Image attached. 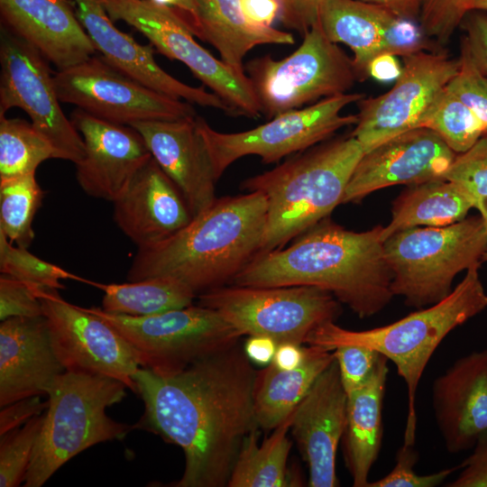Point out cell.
<instances>
[{
  "label": "cell",
  "mask_w": 487,
  "mask_h": 487,
  "mask_svg": "<svg viewBox=\"0 0 487 487\" xmlns=\"http://www.w3.org/2000/svg\"><path fill=\"white\" fill-rule=\"evenodd\" d=\"M48 400L41 396H32L16 400L1 408L0 436L14 430L31 418L41 415L47 409Z\"/></svg>",
  "instance_id": "47"
},
{
  "label": "cell",
  "mask_w": 487,
  "mask_h": 487,
  "mask_svg": "<svg viewBox=\"0 0 487 487\" xmlns=\"http://www.w3.org/2000/svg\"><path fill=\"white\" fill-rule=\"evenodd\" d=\"M384 6L400 17L419 22L424 0H362Z\"/></svg>",
  "instance_id": "51"
},
{
  "label": "cell",
  "mask_w": 487,
  "mask_h": 487,
  "mask_svg": "<svg viewBox=\"0 0 487 487\" xmlns=\"http://www.w3.org/2000/svg\"><path fill=\"white\" fill-rule=\"evenodd\" d=\"M70 120L86 150L75 164L78 185L91 197L115 201L152 157L143 137L130 125L97 118L79 108Z\"/></svg>",
  "instance_id": "19"
},
{
  "label": "cell",
  "mask_w": 487,
  "mask_h": 487,
  "mask_svg": "<svg viewBox=\"0 0 487 487\" xmlns=\"http://www.w3.org/2000/svg\"><path fill=\"white\" fill-rule=\"evenodd\" d=\"M486 249L487 224L482 216L399 231L384 241L393 295L416 308L436 304L452 292L459 272L480 265Z\"/></svg>",
  "instance_id": "7"
},
{
  "label": "cell",
  "mask_w": 487,
  "mask_h": 487,
  "mask_svg": "<svg viewBox=\"0 0 487 487\" xmlns=\"http://www.w3.org/2000/svg\"><path fill=\"white\" fill-rule=\"evenodd\" d=\"M444 179L462 188L481 212L487 201V135L469 150L455 156Z\"/></svg>",
  "instance_id": "38"
},
{
  "label": "cell",
  "mask_w": 487,
  "mask_h": 487,
  "mask_svg": "<svg viewBox=\"0 0 487 487\" xmlns=\"http://www.w3.org/2000/svg\"><path fill=\"white\" fill-rule=\"evenodd\" d=\"M78 18L96 52L113 66L148 87L192 105L233 115L232 108L203 87L185 84L167 73L155 60L153 46L142 45L117 29L102 0H74Z\"/></svg>",
  "instance_id": "20"
},
{
  "label": "cell",
  "mask_w": 487,
  "mask_h": 487,
  "mask_svg": "<svg viewBox=\"0 0 487 487\" xmlns=\"http://www.w3.org/2000/svg\"><path fill=\"white\" fill-rule=\"evenodd\" d=\"M196 117L130 125L141 133L152 158L178 187L193 217L216 201L218 180Z\"/></svg>",
  "instance_id": "23"
},
{
  "label": "cell",
  "mask_w": 487,
  "mask_h": 487,
  "mask_svg": "<svg viewBox=\"0 0 487 487\" xmlns=\"http://www.w3.org/2000/svg\"><path fill=\"white\" fill-rule=\"evenodd\" d=\"M36 294L53 348L66 371L110 377L137 393L133 377L140 361L117 330L86 308L63 299L58 289L39 288Z\"/></svg>",
  "instance_id": "16"
},
{
  "label": "cell",
  "mask_w": 487,
  "mask_h": 487,
  "mask_svg": "<svg viewBox=\"0 0 487 487\" xmlns=\"http://www.w3.org/2000/svg\"><path fill=\"white\" fill-rule=\"evenodd\" d=\"M49 63L36 48L1 26L0 115L23 109L52 145L55 159L77 164L85 156V143L60 106Z\"/></svg>",
  "instance_id": "14"
},
{
  "label": "cell",
  "mask_w": 487,
  "mask_h": 487,
  "mask_svg": "<svg viewBox=\"0 0 487 487\" xmlns=\"http://www.w3.org/2000/svg\"><path fill=\"white\" fill-rule=\"evenodd\" d=\"M257 371L238 344L171 374L140 367L133 379L144 403L134 428L180 447L184 472L174 487H225L245 437L259 429Z\"/></svg>",
  "instance_id": "1"
},
{
  "label": "cell",
  "mask_w": 487,
  "mask_h": 487,
  "mask_svg": "<svg viewBox=\"0 0 487 487\" xmlns=\"http://www.w3.org/2000/svg\"><path fill=\"white\" fill-rule=\"evenodd\" d=\"M39 287L1 274L0 319L15 317L43 316L41 302L36 294Z\"/></svg>",
  "instance_id": "43"
},
{
  "label": "cell",
  "mask_w": 487,
  "mask_h": 487,
  "mask_svg": "<svg viewBox=\"0 0 487 487\" xmlns=\"http://www.w3.org/2000/svg\"><path fill=\"white\" fill-rule=\"evenodd\" d=\"M382 228L377 225L354 232L326 217L296 237L290 245L258 253L231 283L313 286L333 294L359 317H370L394 296Z\"/></svg>",
  "instance_id": "2"
},
{
  "label": "cell",
  "mask_w": 487,
  "mask_h": 487,
  "mask_svg": "<svg viewBox=\"0 0 487 487\" xmlns=\"http://www.w3.org/2000/svg\"><path fill=\"white\" fill-rule=\"evenodd\" d=\"M54 84L61 103L97 118L131 125L197 116L192 104L157 92L126 75L101 55L58 70Z\"/></svg>",
  "instance_id": "13"
},
{
  "label": "cell",
  "mask_w": 487,
  "mask_h": 487,
  "mask_svg": "<svg viewBox=\"0 0 487 487\" xmlns=\"http://www.w3.org/2000/svg\"><path fill=\"white\" fill-rule=\"evenodd\" d=\"M174 10L185 20L190 28L196 17V0H179V5Z\"/></svg>",
  "instance_id": "53"
},
{
  "label": "cell",
  "mask_w": 487,
  "mask_h": 487,
  "mask_svg": "<svg viewBox=\"0 0 487 487\" xmlns=\"http://www.w3.org/2000/svg\"><path fill=\"white\" fill-rule=\"evenodd\" d=\"M43 413L0 436L1 487H16L24 482L43 422Z\"/></svg>",
  "instance_id": "37"
},
{
  "label": "cell",
  "mask_w": 487,
  "mask_h": 487,
  "mask_svg": "<svg viewBox=\"0 0 487 487\" xmlns=\"http://www.w3.org/2000/svg\"><path fill=\"white\" fill-rule=\"evenodd\" d=\"M487 12V0H474L472 5V11Z\"/></svg>",
  "instance_id": "54"
},
{
  "label": "cell",
  "mask_w": 487,
  "mask_h": 487,
  "mask_svg": "<svg viewBox=\"0 0 487 487\" xmlns=\"http://www.w3.org/2000/svg\"><path fill=\"white\" fill-rule=\"evenodd\" d=\"M0 14L1 26L36 48L58 70L96 54L74 0H0Z\"/></svg>",
  "instance_id": "26"
},
{
  "label": "cell",
  "mask_w": 487,
  "mask_h": 487,
  "mask_svg": "<svg viewBox=\"0 0 487 487\" xmlns=\"http://www.w3.org/2000/svg\"><path fill=\"white\" fill-rule=\"evenodd\" d=\"M422 127L437 133L456 154L469 150L484 135L479 119L446 87L428 113Z\"/></svg>",
  "instance_id": "35"
},
{
  "label": "cell",
  "mask_w": 487,
  "mask_h": 487,
  "mask_svg": "<svg viewBox=\"0 0 487 487\" xmlns=\"http://www.w3.org/2000/svg\"><path fill=\"white\" fill-rule=\"evenodd\" d=\"M334 360L333 351L308 345L304 360L297 368L281 370L271 363L257 371L253 400L259 427L274 429L290 416L315 381Z\"/></svg>",
  "instance_id": "29"
},
{
  "label": "cell",
  "mask_w": 487,
  "mask_h": 487,
  "mask_svg": "<svg viewBox=\"0 0 487 487\" xmlns=\"http://www.w3.org/2000/svg\"><path fill=\"white\" fill-rule=\"evenodd\" d=\"M471 455L459 465L460 473L447 487H487V430L477 439Z\"/></svg>",
  "instance_id": "44"
},
{
  "label": "cell",
  "mask_w": 487,
  "mask_h": 487,
  "mask_svg": "<svg viewBox=\"0 0 487 487\" xmlns=\"http://www.w3.org/2000/svg\"><path fill=\"white\" fill-rule=\"evenodd\" d=\"M245 72L262 114L269 119L319 98L347 93L358 80L353 60L326 36L317 22L290 55L282 60L270 55L253 59Z\"/></svg>",
  "instance_id": "9"
},
{
  "label": "cell",
  "mask_w": 487,
  "mask_h": 487,
  "mask_svg": "<svg viewBox=\"0 0 487 487\" xmlns=\"http://www.w3.org/2000/svg\"><path fill=\"white\" fill-rule=\"evenodd\" d=\"M431 401L446 449L471 450L487 430V348L458 358L438 375Z\"/></svg>",
  "instance_id": "22"
},
{
  "label": "cell",
  "mask_w": 487,
  "mask_h": 487,
  "mask_svg": "<svg viewBox=\"0 0 487 487\" xmlns=\"http://www.w3.org/2000/svg\"><path fill=\"white\" fill-rule=\"evenodd\" d=\"M0 271L32 286L42 289H64L62 280H74L89 284L88 280L69 272L60 266L32 254L26 248L14 246L0 231Z\"/></svg>",
  "instance_id": "36"
},
{
  "label": "cell",
  "mask_w": 487,
  "mask_h": 487,
  "mask_svg": "<svg viewBox=\"0 0 487 487\" xmlns=\"http://www.w3.org/2000/svg\"><path fill=\"white\" fill-rule=\"evenodd\" d=\"M267 210L258 191L216 198L172 236L139 248L127 279L172 278L197 297L225 286L259 253Z\"/></svg>",
  "instance_id": "3"
},
{
  "label": "cell",
  "mask_w": 487,
  "mask_h": 487,
  "mask_svg": "<svg viewBox=\"0 0 487 487\" xmlns=\"http://www.w3.org/2000/svg\"><path fill=\"white\" fill-rule=\"evenodd\" d=\"M113 203L115 224L138 249L166 240L193 218L183 195L152 157Z\"/></svg>",
  "instance_id": "24"
},
{
  "label": "cell",
  "mask_w": 487,
  "mask_h": 487,
  "mask_svg": "<svg viewBox=\"0 0 487 487\" xmlns=\"http://www.w3.org/2000/svg\"><path fill=\"white\" fill-rule=\"evenodd\" d=\"M198 305L217 311L242 335H264L277 344H306L318 326L335 321L340 302L313 286H222L198 297Z\"/></svg>",
  "instance_id": "10"
},
{
  "label": "cell",
  "mask_w": 487,
  "mask_h": 487,
  "mask_svg": "<svg viewBox=\"0 0 487 487\" xmlns=\"http://www.w3.org/2000/svg\"><path fill=\"white\" fill-rule=\"evenodd\" d=\"M65 372L44 315L1 321V408L24 398L47 396L55 380Z\"/></svg>",
  "instance_id": "25"
},
{
  "label": "cell",
  "mask_w": 487,
  "mask_h": 487,
  "mask_svg": "<svg viewBox=\"0 0 487 487\" xmlns=\"http://www.w3.org/2000/svg\"><path fill=\"white\" fill-rule=\"evenodd\" d=\"M190 29L239 72H245L244 59L254 47L295 42L289 32L251 25L242 13L240 0H196V17Z\"/></svg>",
  "instance_id": "28"
},
{
  "label": "cell",
  "mask_w": 487,
  "mask_h": 487,
  "mask_svg": "<svg viewBox=\"0 0 487 487\" xmlns=\"http://www.w3.org/2000/svg\"><path fill=\"white\" fill-rule=\"evenodd\" d=\"M347 395L335 359L293 412L290 430L308 464L310 487H335V459L346 421Z\"/></svg>",
  "instance_id": "21"
},
{
  "label": "cell",
  "mask_w": 487,
  "mask_h": 487,
  "mask_svg": "<svg viewBox=\"0 0 487 487\" xmlns=\"http://www.w3.org/2000/svg\"><path fill=\"white\" fill-rule=\"evenodd\" d=\"M461 25L465 31L463 40L478 68L487 76V13L471 11Z\"/></svg>",
  "instance_id": "45"
},
{
  "label": "cell",
  "mask_w": 487,
  "mask_h": 487,
  "mask_svg": "<svg viewBox=\"0 0 487 487\" xmlns=\"http://www.w3.org/2000/svg\"><path fill=\"white\" fill-rule=\"evenodd\" d=\"M395 459L392 470L383 477L369 482L367 487H436L459 468L455 466L429 474H418L414 466L418 460V453L414 446L404 444L398 449Z\"/></svg>",
  "instance_id": "41"
},
{
  "label": "cell",
  "mask_w": 487,
  "mask_h": 487,
  "mask_svg": "<svg viewBox=\"0 0 487 487\" xmlns=\"http://www.w3.org/2000/svg\"><path fill=\"white\" fill-rule=\"evenodd\" d=\"M317 23L331 41L351 49L359 81L370 77V64L381 55L405 57L427 50L418 22L362 0H321Z\"/></svg>",
  "instance_id": "17"
},
{
  "label": "cell",
  "mask_w": 487,
  "mask_h": 487,
  "mask_svg": "<svg viewBox=\"0 0 487 487\" xmlns=\"http://www.w3.org/2000/svg\"><path fill=\"white\" fill-rule=\"evenodd\" d=\"M389 360L381 354L367 382L347 396L346 421L341 439L353 486L367 487L383 436L382 409Z\"/></svg>",
  "instance_id": "27"
},
{
  "label": "cell",
  "mask_w": 487,
  "mask_h": 487,
  "mask_svg": "<svg viewBox=\"0 0 487 487\" xmlns=\"http://www.w3.org/2000/svg\"><path fill=\"white\" fill-rule=\"evenodd\" d=\"M479 266L466 271L461 282L441 301L386 326L354 331L328 321L316 327L307 345L333 351L347 345H363L383 354L397 368L408 392L403 444L414 446L417 431L416 395L423 372L436 349L455 328L487 308V293Z\"/></svg>",
  "instance_id": "4"
},
{
  "label": "cell",
  "mask_w": 487,
  "mask_h": 487,
  "mask_svg": "<svg viewBox=\"0 0 487 487\" xmlns=\"http://www.w3.org/2000/svg\"><path fill=\"white\" fill-rule=\"evenodd\" d=\"M363 97L364 95L361 93L326 97L306 107L280 114L263 124L239 133L218 132L198 115L196 123L219 179L240 158L257 155L263 163L277 162L326 141L345 126L355 125L357 115H343L342 110Z\"/></svg>",
  "instance_id": "11"
},
{
  "label": "cell",
  "mask_w": 487,
  "mask_h": 487,
  "mask_svg": "<svg viewBox=\"0 0 487 487\" xmlns=\"http://www.w3.org/2000/svg\"><path fill=\"white\" fill-rule=\"evenodd\" d=\"M305 356V346L294 343L279 344L271 363L281 370H291L301 364Z\"/></svg>",
  "instance_id": "50"
},
{
  "label": "cell",
  "mask_w": 487,
  "mask_h": 487,
  "mask_svg": "<svg viewBox=\"0 0 487 487\" xmlns=\"http://www.w3.org/2000/svg\"><path fill=\"white\" fill-rule=\"evenodd\" d=\"M363 154L359 142L349 135L313 146L269 171L244 179L243 190L261 192L268 202L259 253L283 248L328 217L343 202Z\"/></svg>",
  "instance_id": "5"
},
{
  "label": "cell",
  "mask_w": 487,
  "mask_h": 487,
  "mask_svg": "<svg viewBox=\"0 0 487 487\" xmlns=\"http://www.w3.org/2000/svg\"><path fill=\"white\" fill-rule=\"evenodd\" d=\"M240 7L245 20L261 28L272 27L281 10L279 0H240Z\"/></svg>",
  "instance_id": "48"
},
{
  "label": "cell",
  "mask_w": 487,
  "mask_h": 487,
  "mask_svg": "<svg viewBox=\"0 0 487 487\" xmlns=\"http://www.w3.org/2000/svg\"><path fill=\"white\" fill-rule=\"evenodd\" d=\"M480 214L487 224V201L484 203L483 209L480 212Z\"/></svg>",
  "instance_id": "55"
},
{
  "label": "cell",
  "mask_w": 487,
  "mask_h": 487,
  "mask_svg": "<svg viewBox=\"0 0 487 487\" xmlns=\"http://www.w3.org/2000/svg\"><path fill=\"white\" fill-rule=\"evenodd\" d=\"M282 24L304 36L317 22L321 0H279Z\"/></svg>",
  "instance_id": "46"
},
{
  "label": "cell",
  "mask_w": 487,
  "mask_h": 487,
  "mask_svg": "<svg viewBox=\"0 0 487 487\" xmlns=\"http://www.w3.org/2000/svg\"><path fill=\"white\" fill-rule=\"evenodd\" d=\"M458 61V70L446 88L475 115L487 135V76L474 62L464 40Z\"/></svg>",
  "instance_id": "39"
},
{
  "label": "cell",
  "mask_w": 487,
  "mask_h": 487,
  "mask_svg": "<svg viewBox=\"0 0 487 487\" xmlns=\"http://www.w3.org/2000/svg\"><path fill=\"white\" fill-rule=\"evenodd\" d=\"M482 262H487V249L486 251L484 252L482 257Z\"/></svg>",
  "instance_id": "56"
},
{
  "label": "cell",
  "mask_w": 487,
  "mask_h": 487,
  "mask_svg": "<svg viewBox=\"0 0 487 487\" xmlns=\"http://www.w3.org/2000/svg\"><path fill=\"white\" fill-rule=\"evenodd\" d=\"M43 195L35 173L0 179V231L10 243L26 249L31 245L32 221Z\"/></svg>",
  "instance_id": "34"
},
{
  "label": "cell",
  "mask_w": 487,
  "mask_h": 487,
  "mask_svg": "<svg viewBox=\"0 0 487 487\" xmlns=\"http://www.w3.org/2000/svg\"><path fill=\"white\" fill-rule=\"evenodd\" d=\"M456 155L437 133L426 127L396 135L363 154L342 203L360 201L394 185L444 179Z\"/></svg>",
  "instance_id": "18"
},
{
  "label": "cell",
  "mask_w": 487,
  "mask_h": 487,
  "mask_svg": "<svg viewBox=\"0 0 487 487\" xmlns=\"http://www.w3.org/2000/svg\"><path fill=\"white\" fill-rule=\"evenodd\" d=\"M277 346V342L271 337L249 335L243 348L252 363L263 366L271 363Z\"/></svg>",
  "instance_id": "49"
},
{
  "label": "cell",
  "mask_w": 487,
  "mask_h": 487,
  "mask_svg": "<svg viewBox=\"0 0 487 487\" xmlns=\"http://www.w3.org/2000/svg\"><path fill=\"white\" fill-rule=\"evenodd\" d=\"M127 389L110 377L68 371L60 374L47 394L48 406L24 486H42L82 451L123 439L133 429V425L115 421L106 412L126 397Z\"/></svg>",
  "instance_id": "6"
},
{
  "label": "cell",
  "mask_w": 487,
  "mask_h": 487,
  "mask_svg": "<svg viewBox=\"0 0 487 487\" xmlns=\"http://www.w3.org/2000/svg\"><path fill=\"white\" fill-rule=\"evenodd\" d=\"M473 200L459 186L446 179L410 185L393 202L391 220L383 226L385 241L391 234L418 226H446L466 217Z\"/></svg>",
  "instance_id": "30"
},
{
  "label": "cell",
  "mask_w": 487,
  "mask_h": 487,
  "mask_svg": "<svg viewBox=\"0 0 487 487\" xmlns=\"http://www.w3.org/2000/svg\"><path fill=\"white\" fill-rule=\"evenodd\" d=\"M51 158L52 145L32 123L0 115V179L35 173Z\"/></svg>",
  "instance_id": "33"
},
{
  "label": "cell",
  "mask_w": 487,
  "mask_h": 487,
  "mask_svg": "<svg viewBox=\"0 0 487 487\" xmlns=\"http://www.w3.org/2000/svg\"><path fill=\"white\" fill-rule=\"evenodd\" d=\"M401 71L396 56L385 54L375 58L369 67V76L379 81L396 79Z\"/></svg>",
  "instance_id": "52"
},
{
  "label": "cell",
  "mask_w": 487,
  "mask_h": 487,
  "mask_svg": "<svg viewBox=\"0 0 487 487\" xmlns=\"http://www.w3.org/2000/svg\"><path fill=\"white\" fill-rule=\"evenodd\" d=\"M347 396L363 386L373 373L380 353L367 346L341 345L333 350Z\"/></svg>",
  "instance_id": "42"
},
{
  "label": "cell",
  "mask_w": 487,
  "mask_h": 487,
  "mask_svg": "<svg viewBox=\"0 0 487 487\" xmlns=\"http://www.w3.org/2000/svg\"><path fill=\"white\" fill-rule=\"evenodd\" d=\"M292 418L293 413L278 425L261 445L258 444V430L245 437L232 470L228 487L289 486L287 461L291 442L288 433Z\"/></svg>",
  "instance_id": "31"
},
{
  "label": "cell",
  "mask_w": 487,
  "mask_h": 487,
  "mask_svg": "<svg viewBox=\"0 0 487 487\" xmlns=\"http://www.w3.org/2000/svg\"><path fill=\"white\" fill-rule=\"evenodd\" d=\"M104 292L102 308L113 314L145 317L193 304L196 293L179 280L152 277L126 283L104 284L90 280Z\"/></svg>",
  "instance_id": "32"
},
{
  "label": "cell",
  "mask_w": 487,
  "mask_h": 487,
  "mask_svg": "<svg viewBox=\"0 0 487 487\" xmlns=\"http://www.w3.org/2000/svg\"><path fill=\"white\" fill-rule=\"evenodd\" d=\"M402 58L401 71L389 91L357 102L358 121L350 135L359 142L363 153L422 127L459 68L458 59L439 52L420 51Z\"/></svg>",
  "instance_id": "15"
},
{
  "label": "cell",
  "mask_w": 487,
  "mask_h": 487,
  "mask_svg": "<svg viewBox=\"0 0 487 487\" xmlns=\"http://www.w3.org/2000/svg\"><path fill=\"white\" fill-rule=\"evenodd\" d=\"M102 2L113 21L126 23L145 36L160 53L182 62L232 108L234 115L260 117L261 105L246 72L234 69L203 48L172 7L151 0Z\"/></svg>",
  "instance_id": "12"
},
{
  "label": "cell",
  "mask_w": 487,
  "mask_h": 487,
  "mask_svg": "<svg viewBox=\"0 0 487 487\" xmlns=\"http://www.w3.org/2000/svg\"><path fill=\"white\" fill-rule=\"evenodd\" d=\"M87 310L117 330L134 348L141 367L157 374L180 372L243 336L217 311L198 304L145 317Z\"/></svg>",
  "instance_id": "8"
},
{
  "label": "cell",
  "mask_w": 487,
  "mask_h": 487,
  "mask_svg": "<svg viewBox=\"0 0 487 487\" xmlns=\"http://www.w3.org/2000/svg\"><path fill=\"white\" fill-rule=\"evenodd\" d=\"M474 0H424L419 17L423 33L440 43H446L466 14Z\"/></svg>",
  "instance_id": "40"
}]
</instances>
